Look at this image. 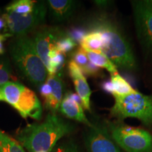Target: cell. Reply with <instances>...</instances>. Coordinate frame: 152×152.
Wrapping results in <instances>:
<instances>
[{
    "mask_svg": "<svg viewBox=\"0 0 152 152\" xmlns=\"http://www.w3.org/2000/svg\"><path fill=\"white\" fill-rule=\"evenodd\" d=\"M4 101L14 107L23 118L40 120L42 107L33 91L18 82L11 81L0 86Z\"/></svg>",
    "mask_w": 152,
    "mask_h": 152,
    "instance_id": "obj_4",
    "label": "cell"
},
{
    "mask_svg": "<svg viewBox=\"0 0 152 152\" xmlns=\"http://www.w3.org/2000/svg\"><path fill=\"white\" fill-rule=\"evenodd\" d=\"M81 68L85 77H97L101 74V68L96 67L90 61Z\"/></svg>",
    "mask_w": 152,
    "mask_h": 152,
    "instance_id": "obj_25",
    "label": "cell"
},
{
    "mask_svg": "<svg viewBox=\"0 0 152 152\" xmlns=\"http://www.w3.org/2000/svg\"><path fill=\"white\" fill-rule=\"evenodd\" d=\"M87 33L88 32L85 28L81 27H73L71 28L66 33L76 43H80Z\"/></svg>",
    "mask_w": 152,
    "mask_h": 152,
    "instance_id": "obj_24",
    "label": "cell"
},
{
    "mask_svg": "<svg viewBox=\"0 0 152 152\" xmlns=\"http://www.w3.org/2000/svg\"><path fill=\"white\" fill-rule=\"evenodd\" d=\"M6 26H7V25H6L5 20L1 17V18H0V30H5Z\"/></svg>",
    "mask_w": 152,
    "mask_h": 152,
    "instance_id": "obj_30",
    "label": "cell"
},
{
    "mask_svg": "<svg viewBox=\"0 0 152 152\" xmlns=\"http://www.w3.org/2000/svg\"><path fill=\"white\" fill-rule=\"evenodd\" d=\"M9 51L18 71L30 83L36 86L45 83L48 72L31 38L27 36L14 38L9 45Z\"/></svg>",
    "mask_w": 152,
    "mask_h": 152,
    "instance_id": "obj_3",
    "label": "cell"
},
{
    "mask_svg": "<svg viewBox=\"0 0 152 152\" xmlns=\"http://www.w3.org/2000/svg\"><path fill=\"white\" fill-rule=\"evenodd\" d=\"M137 38L147 54L152 55V9L142 1H132Z\"/></svg>",
    "mask_w": 152,
    "mask_h": 152,
    "instance_id": "obj_8",
    "label": "cell"
},
{
    "mask_svg": "<svg viewBox=\"0 0 152 152\" xmlns=\"http://www.w3.org/2000/svg\"><path fill=\"white\" fill-rule=\"evenodd\" d=\"M51 152H81V150L73 140H68L58 142Z\"/></svg>",
    "mask_w": 152,
    "mask_h": 152,
    "instance_id": "obj_22",
    "label": "cell"
},
{
    "mask_svg": "<svg viewBox=\"0 0 152 152\" xmlns=\"http://www.w3.org/2000/svg\"><path fill=\"white\" fill-rule=\"evenodd\" d=\"M101 87L103 90L104 92L106 93H109V94H111L112 95L113 94L114 91H113V85H112L111 80H106L104 81L102 83L101 85Z\"/></svg>",
    "mask_w": 152,
    "mask_h": 152,
    "instance_id": "obj_27",
    "label": "cell"
},
{
    "mask_svg": "<svg viewBox=\"0 0 152 152\" xmlns=\"http://www.w3.org/2000/svg\"><path fill=\"white\" fill-rule=\"evenodd\" d=\"M58 110L68 118L83 123L87 127L90 126L92 124V123L87 118L85 115L82 104L71 99L67 93L63 98Z\"/></svg>",
    "mask_w": 152,
    "mask_h": 152,
    "instance_id": "obj_13",
    "label": "cell"
},
{
    "mask_svg": "<svg viewBox=\"0 0 152 152\" xmlns=\"http://www.w3.org/2000/svg\"><path fill=\"white\" fill-rule=\"evenodd\" d=\"M11 35L9 33H3L0 34V55L3 54L4 53V47L3 42L7 40V39L9 37H11Z\"/></svg>",
    "mask_w": 152,
    "mask_h": 152,
    "instance_id": "obj_28",
    "label": "cell"
},
{
    "mask_svg": "<svg viewBox=\"0 0 152 152\" xmlns=\"http://www.w3.org/2000/svg\"><path fill=\"white\" fill-rule=\"evenodd\" d=\"M39 152H51V151H39Z\"/></svg>",
    "mask_w": 152,
    "mask_h": 152,
    "instance_id": "obj_33",
    "label": "cell"
},
{
    "mask_svg": "<svg viewBox=\"0 0 152 152\" xmlns=\"http://www.w3.org/2000/svg\"><path fill=\"white\" fill-rule=\"evenodd\" d=\"M115 102L111 115L118 119L133 118L143 124H152V96L136 92L125 95H113Z\"/></svg>",
    "mask_w": 152,
    "mask_h": 152,
    "instance_id": "obj_5",
    "label": "cell"
},
{
    "mask_svg": "<svg viewBox=\"0 0 152 152\" xmlns=\"http://www.w3.org/2000/svg\"><path fill=\"white\" fill-rule=\"evenodd\" d=\"M39 92L41 96L45 99L48 97L49 95H50L51 92H52V87H51L48 83L45 81V83H44L43 84L39 86Z\"/></svg>",
    "mask_w": 152,
    "mask_h": 152,
    "instance_id": "obj_26",
    "label": "cell"
},
{
    "mask_svg": "<svg viewBox=\"0 0 152 152\" xmlns=\"http://www.w3.org/2000/svg\"><path fill=\"white\" fill-rule=\"evenodd\" d=\"M144 3L152 9V0H144Z\"/></svg>",
    "mask_w": 152,
    "mask_h": 152,
    "instance_id": "obj_31",
    "label": "cell"
},
{
    "mask_svg": "<svg viewBox=\"0 0 152 152\" xmlns=\"http://www.w3.org/2000/svg\"><path fill=\"white\" fill-rule=\"evenodd\" d=\"M90 29L102 34L104 39L102 52L116 67L135 71L137 66L132 47L116 23L107 16H100L91 22Z\"/></svg>",
    "mask_w": 152,
    "mask_h": 152,
    "instance_id": "obj_2",
    "label": "cell"
},
{
    "mask_svg": "<svg viewBox=\"0 0 152 152\" xmlns=\"http://www.w3.org/2000/svg\"><path fill=\"white\" fill-rule=\"evenodd\" d=\"M37 2V1L32 0H17L7 6L6 11L18 15H27L33 12Z\"/></svg>",
    "mask_w": 152,
    "mask_h": 152,
    "instance_id": "obj_18",
    "label": "cell"
},
{
    "mask_svg": "<svg viewBox=\"0 0 152 152\" xmlns=\"http://www.w3.org/2000/svg\"><path fill=\"white\" fill-rule=\"evenodd\" d=\"M87 53L89 61L96 67L107 70L111 74L118 73L116 66L102 52L85 51Z\"/></svg>",
    "mask_w": 152,
    "mask_h": 152,
    "instance_id": "obj_16",
    "label": "cell"
},
{
    "mask_svg": "<svg viewBox=\"0 0 152 152\" xmlns=\"http://www.w3.org/2000/svg\"><path fill=\"white\" fill-rule=\"evenodd\" d=\"M0 152H26L18 141L0 130Z\"/></svg>",
    "mask_w": 152,
    "mask_h": 152,
    "instance_id": "obj_19",
    "label": "cell"
},
{
    "mask_svg": "<svg viewBox=\"0 0 152 152\" xmlns=\"http://www.w3.org/2000/svg\"><path fill=\"white\" fill-rule=\"evenodd\" d=\"M80 47L85 51L102 52L104 47V39L98 31L90 30L81 41Z\"/></svg>",
    "mask_w": 152,
    "mask_h": 152,
    "instance_id": "obj_15",
    "label": "cell"
},
{
    "mask_svg": "<svg viewBox=\"0 0 152 152\" xmlns=\"http://www.w3.org/2000/svg\"><path fill=\"white\" fill-rule=\"evenodd\" d=\"M0 101H4L3 97H2V96H1V94H0Z\"/></svg>",
    "mask_w": 152,
    "mask_h": 152,
    "instance_id": "obj_32",
    "label": "cell"
},
{
    "mask_svg": "<svg viewBox=\"0 0 152 152\" xmlns=\"http://www.w3.org/2000/svg\"><path fill=\"white\" fill-rule=\"evenodd\" d=\"M47 11V3L38 1L32 13L27 15H18L7 11L2 16L5 20V33L16 37L26 36L45 21Z\"/></svg>",
    "mask_w": 152,
    "mask_h": 152,
    "instance_id": "obj_7",
    "label": "cell"
},
{
    "mask_svg": "<svg viewBox=\"0 0 152 152\" xmlns=\"http://www.w3.org/2000/svg\"><path fill=\"white\" fill-rule=\"evenodd\" d=\"M84 140L87 152H121L107 127L98 121L88 127Z\"/></svg>",
    "mask_w": 152,
    "mask_h": 152,
    "instance_id": "obj_9",
    "label": "cell"
},
{
    "mask_svg": "<svg viewBox=\"0 0 152 152\" xmlns=\"http://www.w3.org/2000/svg\"><path fill=\"white\" fill-rule=\"evenodd\" d=\"M73 129L71 123L52 113L43 122L28 125L21 129L16 137L29 152L52 151L61 139L71 133Z\"/></svg>",
    "mask_w": 152,
    "mask_h": 152,
    "instance_id": "obj_1",
    "label": "cell"
},
{
    "mask_svg": "<svg viewBox=\"0 0 152 152\" xmlns=\"http://www.w3.org/2000/svg\"><path fill=\"white\" fill-rule=\"evenodd\" d=\"M71 79L73 81L77 94L81 99L82 106L87 111H90V98L92 91L87 83L86 77L82 73L73 76L71 77Z\"/></svg>",
    "mask_w": 152,
    "mask_h": 152,
    "instance_id": "obj_14",
    "label": "cell"
},
{
    "mask_svg": "<svg viewBox=\"0 0 152 152\" xmlns=\"http://www.w3.org/2000/svg\"><path fill=\"white\" fill-rule=\"evenodd\" d=\"M76 45H77V43L73 39H71L67 35V33H66L57 41L56 45H55V49L57 52L64 54L73 50L76 47Z\"/></svg>",
    "mask_w": 152,
    "mask_h": 152,
    "instance_id": "obj_20",
    "label": "cell"
},
{
    "mask_svg": "<svg viewBox=\"0 0 152 152\" xmlns=\"http://www.w3.org/2000/svg\"><path fill=\"white\" fill-rule=\"evenodd\" d=\"M47 2L51 18L56 22H62L71 18L77 5V1L72 0H49Z\"/></svg>",
    "mask_w": 152,
    "mask_h": 152,
    "instance_id": "obj_11",
    "label": "cell"
},
{
    "mask_svg": "<svg viewBox=\"0 0 152 152\" xmlns=\"http://www.w3.org/2000/svg\"><path fill=\"white\" fill-rule=\"evenodd\" d=\"M110 134L120 149L126 152H152V134L144 129L123 123H109Z\"/></svg>",
    "mask_w": 152,
    "mask_h": 152,
    "instance_id": "obj_6",
    "label": "cell"
},
{
    "mask_svg": "<svg viewBox=\"0 0 152 152\" xmlns=\"http://www.w3.org/2000/svg\"><path fill=\"white\" fill-rule=\"evenodd\" d=\"M14 80L8 60L0 59V86Z\"/></svg>",
    "mask_w": 152,
    "mask_h": 152,
    "instance_id": "obj_21",
    "label": "cell"
},
{
    "mask_svg": "<svg viewBox=\"0 0 152 152\" xmlns=\"http://www.w3.org/2000/svg\"><path fill=\"white\" fill-rule=\"evenodd\" d=\"M94 2L98 7H101V8H106V7H108L112 4V1H104V0H102V1H95Z\"/></svg>",
    "mask_w": 152,
    "mask_h": 152,
    "instance_id": "obj_29",
    "label": "cell"
},
{
    "mask_svg": "<svg viewBox=\"0 0 152 152\" xmlns=\"http://www.w3.org/2000/svg\"><path fill=\"white\" fill-rule=\"evenodd\" d=\"M111 80L113 85V95H125L136 92L131 85L118 73L111 74Z\"/></svg>",
    "mask_w": 152,
    "mask_h": 152,
    "instance_id": "obj_17",
    "label": "cell"
},
{
    "mask_svg": "<svg viewBox=\"0 0 152 152\" xmlns=\"http://www.w3.org/2000/svg\"><path fill=\"white\" fill-rule=\"evenodd\" d=\"M46 82L52 87V92L48 97L45 99V107L52 113H55L59 109L63 99L64 82L61 77V74L48 75Z\"/></svg>",
    "mask_w": 152,
    "mask_h": 152,
    "instance_id": "obj_12",
    "label": "cell"
},
{
    "mask_svg": "<svg viewBox=\"0 0 152 152\" xmlns=\"http://www.w3.org/2000/svg\"><path fill=\"white\" fill-rule=\"evenodd\" d=\"M65 34L59 28L47 27L39 30L35 35L33 40L36 50L46 68L48 66L49 52L55 49L57 41Z\"/></svg>",
    "mask_w": 152,
    "mask_h": 152,
    "instance_id": "obj_10",
    "label": "cell"
},
{
    "mask_svg": "<svg viewBox=\"0 0 152 152\" xmlns=\"http://www.w3.org/2000/svg\"><path fill=\"white\" fill-rule=\"evenodd\" d=\"M71 56L72 61H73L80 67L85 66L89 62L87 53L85 49H83L82 47H80L74 51L73 53H71Z\"/></svg>",
    "mask_w": 152,
    "mask_h": 152,
    "instance_id": "obj_23",
    "label": "cell"
}]
</instances>
